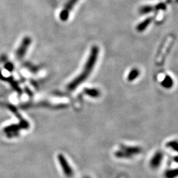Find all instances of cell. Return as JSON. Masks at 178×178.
<instances>
[{"mask_svg":"<svg viewBox=\"0 0 178 178\" xmlns=\"http://www.w3.org/2000/svg\"><path fill=\"white\" fill-rule=\"evenodd\" d=\"M98 52L99 49L97 46H93L92 47L91 54H90V56L84 67L83 71L78 77H76L73 81L69 84L68 87H67L69 91H73L81 82H84L87 77L89 76L92 69H93L95 63L97 60Z\"/></svg>","mask_w":178,"mask_h":178,"instance_id":"6da1fadb","label":"cell"},{"mask_svg":"<svg viewBox=\"0 0 178 178\" xmlns=\"http://www.w3.org/2000/svg\"><path fill=\"white\" fill-rule=\"evenodd\" d=\"M57 159H58L60 166H61L63 172L64 173V175L67 177H71L73 176V171L72 168L69 166L68 162L64 155L59 154L57 156Z\"/></svg>","mask_w":178,"mask_h":178,"instance_id":"7a4b0ae2","label":"cell"},{"mask_svg":"<svg viewBox=\"0 0 178 178\" xmlns=\"http://www.w3.org/2000/svg\"><path fill=\"white\" fill-rule=\"evenodd\" d=\"M31 42L32 40L29 36H26L24 38H23L21 45H20L19 47L16 52V57L17 59H22L23 56H24L27 50H28L29 47L31 44Z\"/></svg>","mask_w":178,"mask_h":178,"instance_id":"3957f363","label":"cell"},{"mask_svg":"<svg viewBox=\"0 0 178 178\" xmlns=\"http://www.w3.org/2000/svg\"><path fill=\"white\" fill-rule=\"evenodd\" d=\"M79 0H69L66 6L63 8L61 12L59 14V18L62 21H66L69 18L70 11L73 8L75 5L78 2Z\"/></svg>","mask_w":178,"mask_h":178,"instance_id":"277c9868","label":"cell"},{"mask_svg":"<svg viewBox=\"0 0 178 178\" xmlns=\"http://www.w3.org/2000/svg\"><path fill=\"white\" fill-rule=\"evenodd\" d=\"M22 128L20 125H12L10 126H7L4 129V132L6 133L7 136L9 138L17 136L19 134V131Z\"/></svg>","mask_w":178,"mask_h":178,"instance_id":"5b68a950","label":"cell"},{"mask_svg":"<svg viewBox=\"0 0 178 178\" xmlns=\"http://www.w3.org/2000/svg\"><path fill=\"white\" fill-rule=\"evenodd\" d=\"M151 19H147L146 21H144L142 22L141 24H140L139 26L137 27V30L139 31H143V30L146 28V27L149 25V24L150 23V22H151Z\"/></svg>","mask_w":178,"mask_h":178,"instance_id":"8992f818","label":"cell"},{"mask_svg":"<svg viewBox=\"0 0 178 178\" xmlns=\"http://www.w3.org/2000/svg\"><path fill=\"white\" fill-rule=\"evenodd\" d=\"M84 92L89 96H91L92 97L97 96V94H98V92L95 89H85Z\"/></svg>","mask_w":178,"mask_h":178,"instance_id":"52a82bcc","label":"cell"},{"mask_svg":"<svg viewBox=\"0 0 178 178\" xmlns=\"http://www.w3.org/2000/svg\"><path fill=\"white\" fill-rule=\"evenodd\" d=\"M5 67H6V68L7 71H9L10 72L12 71L14 69V66L11 64V63H7Z\"/></svg>","mask_w":178,"mask_h":178,"instance_id":"ba28073f","label":"cell"}]
</instances>
